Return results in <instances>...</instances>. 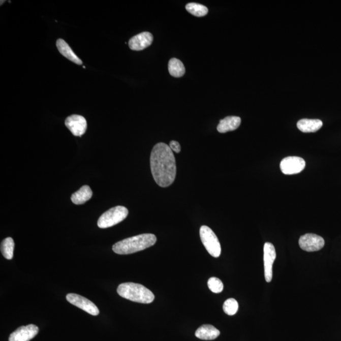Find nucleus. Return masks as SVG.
<instances>
[{
  "label": "nucleus",
  "instance_id": "obj_1",
  "mask_svg": "<svg viewBox=\"0 0 341 341\" xmlns=\"http://www.w3.org/2000/svg\"><path fill=\"white\" fill-rule=\"evenodd\" d=\"M150 168L153 179L161 187H170L176 178V166L173 150L165 143H158L151 152Z\"/></svg>",
  "mask_w": 341,
  "mask_h": 341
},
{
  "label": "nucleus",
  "instance_id": "obj_2",
  "mask_svg": "<svg viewBox=\"0 0 341 341\" xmlns=\"http://www.w3.org/2000/svg\"><path fill=\"white\" fill-rule=\"evenodd\" d=\"M157 238L154 235L142 234L117 242L113 246V251L119 255L134 254L149 248L155 244Z\"/></svg>",
  "mask_w": 341,
  "mask_h": 341
},
{
  "label": "nucleus",
  "instance_id": "obj_3",
  "mask_svg": "<svg viewBox=\"0 0 341 341\" xmlns=\"http://www.w3.org/2000/svg\"><path fill=\"white\" fill-rule=\"evenodd\" d=\"M117 293L122 298L140 303H151L155 298L154 295L149 289L134 283L121 284L117 289Z\"/></svg>",
  "mask_w": 341,
  "mask_h": 341
},
{
  "label": "nucleus",
  "instance_id": "obj_4",
  "mask_svg": "<svg viewBox=\"0 0 341 341\" xmlns=\"http://www.w3.org/2000/svg\"><path fill=\"white\" fill-rule=\"evenodd\" d=\"M129 214V210L123 206H116L107 210L101 216L98 221L100 228H108L123 221Z\"/></svg>",
  "mask_w": 341,
  "mask_h": 341
},
{
  "label": "nucleus",
  "instance_id": "obj_5",
  "mask_svg": "<svg viewBox=\"0 0 341 341\" xmlns=\"http://www.w3.org/2000/svg\"><path fill=\"white\" fill-rule=\"evenodd\" d=\"M200 236L208 253L213 257H220L221 254L220 242L211 229L207 226H202L200 229Z\"/></svg>",
  "mask_w": 341,
  "mask_h": 341
},
{
  "label": "nucleus",
  "instance_id": "obj_6",
  "mask_svg": "<svg viewBox=\"0 0 341 341\" xmlns=\"http://www.w3.org/2000/svg\"><path fill=\"white\" fill-rule=\"evenodd\" d=\"M305 161L296 156H290L283 159L280 164L281 171L285 174L291 175L300 173L305 168Z\"/></svg>",
  "mask_w": 341,
  "mask_h": 341
},
{
  "label": "nucleus",
  "instance_id": "obj_7",
  "mask_svg": "<svg viewBox=\"0 0 341 341\" xmlns=\"http://www.w3.org/2000/svg\"><path fill=\"white\" fill-rule=\"evenodd\" d=\"M67 300L69 303L74 304L87 313L92 315L94 316H97L100 314V311L96 304L83 296L77 294L69 293L67 295Z\"/></svg>",
  "mask_w": 341,
  "mask_h": 341
},
{
  "label": "nucleus",
  "instance_id": "obj_8",
  "mask_svg": "<svg viewBox=\"0 0 341 341\" xmlns=\"http://www.w3.org/2000/svg\"><path fill=\"white\" fill-rule=\"evenodd\" d=\"M325 241L322 237L315 234H306L299 239V245L303 251L308 252L319 251L324 246Z\"/></svg>",
  "mask_w": 341,
  "mask_h": 341
},
{
  "label": "nucleus",
  "instance_id": "obj_9",
  "mask_svg": "<svg viewBox=\"0 0 341 341\" xmlns=\"http://www.w3.org/2000/svg\"><path fill=\"white\" fill-rule=\"evenodd\" d=\"M276 258L274 246L267 242L264 246V274L265 281L270 283L273 277V264Z\"/></svg>",
  "mask_w": 341,
  "mask_h": 341
},
{
  "label": "nucleus",
  "instance_id": "obj_10",
  "mask_svg": "<svg viewBox=\"0 0 341 341\" xmlns=\"http://www.w3.org/2000/svg\"><path fill=\"white\" fill-rule=\"evenodd\" d=\"M65 123V126L75 136L81 137L87 130V121L84 117L78 114H73L68 117Z\"/></svg>",
  "mask_w": 341,
  "mask_h": 341
},
{
  "label": "nucleus",
  "instance_id": "obj_11",
  "mask_svg": "<svg viewBox=\"0 0 341 341\" xmlns=\"http://www.w3.org/2000/svg\"><path fill=\"white\" fill-rule=\"evenodd\" d=\"M39 328L35 325L30 324L27 326L18 328L10 334L9 341H29L38 334Z\"/></svg>",
  "mask_w": 341,
  "mask_h": 341
},
{
  "label": "nucleus",
  "instance_id": "obj_12",
  "mask_svg": "<svg viewBox=\"0 0 341 341\" xmlns=\"http://www.w3.org/2000/svg\"><path fill=\"white\" fill-rule=\"evenodd\" d=\"M153 41L152 34L144 32L139 34L130 39L129 46L132 50L141 51L148 48L151 45Z\"/></svg>",
  "mask_w": 341,
  "mask_h": 341
},
{
  "label": "nucleus",
  "instance_id": "obj_13",
  "mask_svg": "<svg viewBox=\"0 0 341 341\" xmlns=\"http://www.w3.org/2000/svg\"><path fill=\"white\" fill-rule=\"evenodd\" d=\"M241 119L238 116H228L221 119L217 127L218 131L221 134L234 131L240 126Z\"/></svg>",
  "mask_w": 341,
  "mask_h": 341
},
{
  "label": "nucleus",
  "instance_id": "obj_14",
  "mask_svg": "<svg viewBox=\"0 0 341 341\" xmlns=\"http://www.w3.org/2000/svg\"><path fill=\"white\" fill-rule=\"evenodd\" d=\"M220 335V330L212 325H203L195 332V336L202 340H213Z\"/></svg>",
  "mask_w": 341,
  "mask_h": 341
},
{
  "label": "nucleus",
  "instance_id": "obj_15",
  "mask_svg": "<svg viewBox=\"0 0 341 341\" xmlns=\"http://www.w3.org/2000/svg\"><path fill=\"white\" fill-rule=\"evenodd\" d=\"M56 47L59 53L65 56V58L74 62L75 64L80 65L82 64L81 59L74 53V52L72 51V48H70L69 44L65 42L64 40L58 39L56 41Z\"/></svg>",
  "mask_w": 341,
  "mask_h": 341
},
{
  "label": "nucleus",
  "instance_id": "obj_16",
  "mask_svg": "<svg viewBox=\"0 0 341 341\" xmlns=\"http://www.w3.org/2000/svg\"><path fill=\"white\" fill-rule=\"evenodd\" d=\"M323 123L320 119H302L297 123L298 129L303 133H314L322 128Z\"/></svg>",
  "mask_w": 341,
  "mask_h": 341
},
{
  "label": "nucleus",
  "instance_id": "obj_17",
  "mask_svg": "<svg viewBox=\"0 0 341 341\" xmlns=\"http://www.w3.org/2000/svg\"><path fill=\"white\" fill-rule=\"evenodd\" d=\"M92 196V192L89 187L84 185L72 195V202L75 205H82L87 202Z\"/></svg>",
  "mask_w": 341,
  "mask_h": 341
},
{
  "label": "nucleus",
  "instance_id": "obj_18",
  "mask_svg": "<svg viewBox=\"0 0 341 341\" xmlns=\"http://www.w3.org/2000/svg\"><path fill=\"white\" fill-rule=\"evenodd\" d=\"M168 70L171 76L179 78L185 74V68L180 60L176 58H172L169 61Z\"/></svg>",
  "mask_w": 341,
  "mask_h": 341
},
{
  "label": "nucleus",
  "instance_id": "obj_19",
  "mask_svg": "<svg viewBox=\"0 0 341 341\" xmlns=\"http://www.w3.org/2000/svg\"><path fill=\"white\" fill-rule=\"evenodd\" d=\"M15 243L14 239L10 237L5 238L1 243V252L3 256L8 260H11L14 257Z\"/></svg>",
  "mask_w": 341,
  "mask_h": 341
},
{
  "label": "nucleus",
  "instance_id": "obj_20",
  "mask_svg": "<svg viewBox=\"0 0 341 341\" xmlns=\"http://www.w3.org/2000/svg\"><path fill=\"white\" fill-rule=\"evenodd\" d=\"M186 9L190 14L195 15L198 17L205 16L208 13V9L204 5L196 4V3H191L186 5Z\"/></svg>",
  "mask_w": 341,
  "mask_h": 341
},
{
  "label": "nucleus",
  "instance_id": "obj_21",
  "mask_svg": "<svg viewBox=\"0 0 341 341\" xmlns=\"http://www.w3.org/2000/svg\"><path fill=\"white\" fill-rule=\"evenodd\" d=\"M223 311L228 316H234L238 311V303L235 299H228L223 304Z\"/></svg>",
  "mask_w": 341,
  "mask_h": 341
},
{
  "label": "nucleus",
  "instance_id": "obj_22",
  "mask_svg": "<svg viewBox=\"0 0 341 341\" xmlns=\"http://www.w3.org/2000/svg\"><path fill=\"white\" fill-rule=\"evenodd\" d=\"M207 285L209 290L214 293H220L223 290V283L217 277H210L208 281Z\"/></svg>",
  "mask_w": 341,
  "mask_h": 341
},
{
  "label": "nucleus",
  "instance_id": "obj_23",
  "mask_svg": "<svg viewBox=\"0 0 341 341\" xmlns=\"http://www.w3.org/2000/svg\"><path fill=\"white\" fill-rule=\"evenodd\" d=\"M170 149L176 153L180 152L181 151V146L180 144H179V142L175 141V140H172L170 143Z\"/></svg>",
  "mask_w": 341,
  "mask_h": 341
}]
</instances>
